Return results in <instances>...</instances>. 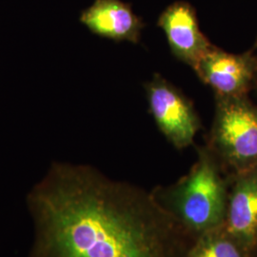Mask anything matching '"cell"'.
<instances>
[{"mask_svg":"<svg viewBox=\"0 0 257 257\" xmlns=\"http://www.w3.org/2000/svg\"><path fill=\"white\" fill-rule=\"evenodd\" d=\"M30 257H186L182 225L163 204L92 167L54 163L28 194Z\"/></svg>","mask_w":257,"mask_h":257,"instance_id":"cell-1","label":"cell"},{"mask_svg":"<svg viewBox=\"0 0 257 257\" xmlns=\"http://www.w3.org/2000/svg\"><path fill=\"white\" fill-rule=\"evenodd\" d=\"M170 211L184 229L200 236L225 224V186L210 151H201L189 175L172 189Z\"/></svg>","mask_w":257,"mask_h":257,"instance_id":"cell-2","label":"cell"},{"mask_svg":"<svg viewBox=\"0 0 257 257\" xmlns=\"http://www.w3.org/2000/svg\"><path fill=\"white\" fill-rule=\"evenodd\" d=\"M211 144L234 165L257 161V110L239 97H216Z\"/></svg>","mask_w":257,"mask_h":257,"instance_id":"cell-3","label":"cell"},{"mask_svg":"<svg viewBox=\"0 0 257 257\" xmlns=\"http://www.w3.org/2000/svg\"><path fill=\"white\" fill-rule=\"evenodd\" d=\"M146 92L150 110L160 132L177 149L190 146L200 128L191 102L158 74L147 83Z\"/></svg>","mask_w":257,"mask_h":257,"instance_id":"cell-4","label":"cell"},{"mask_svg":"<svg viewBox=\"0 0 257 257\" xmlns=\"http://www.w3.org/2000/svg\"><path fill=\"white\" fill-rule=\"evenodd\" d=\"M158 26L175 57L192 68L212 46L200 31L193 6L187 2L170 5L159 17Z\"/></svg>","mask_w":257,"mask_h":257,"instance_id":"cell-5","label":"cell"},{"mask_svg":"<svg viewBox=\"0 0 257 257\" xmlns=\"http://www.w3.org/2000/svg\"><path fill=\"white\" fill-rule=\"evenodd\" d=\"M216 97H239L251 80L253 67L247 56L228 54L212 46L193 68Z\"/></svg>","mask_w":257,"mask_h":257,"instance_id":"cell-6","label":"cell"},{"mask_svg":"<svg viewBox=\"0 0 257 257\" xmlns=\"http://www.w3.org/2000/svg\"><path fill=\"white\" fill-rule=\"evenodd\" d=\"M92 34L114 41L138 43L144 23L131 6L121 0H94L80 16Z\"/></svg>","mask_w":257,"mask_h":257,"instance_id":"cell-7","label":"cell"},{"mask_svg":"<svg viewBox=\"0 0 257 257\" xmlns=\"http://www.w3.org/2000/svg\"><path fill=\"white\" fill-rule=\"evenodd\" d=\"M226 231L240 245H250L257 236V175L239 179L227 206Z\"/></svg>","mask_w":257,"mask_h":257,"instance_id":"cell-8","label":"cell"},{"mask_svg":"<svg viewBox=\"0 0 257 257\" xmlns=\"http://www.w3.org/2000/svg\"><path fill=\"white\" fill-rule=\"evenodd\" d=\"M240 244L221 229L205 233L186 257H244Z\"/></svg>","mask_w":257,"mask_h":257,"instance_id":"cell-9","label":"cell"}]
</instances>
